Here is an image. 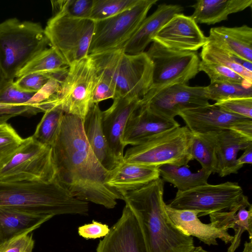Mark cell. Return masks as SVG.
Instances as JSON below:
<instances>
[{"label": "cell", "instance_id": "cell-1", "mask_svg": "<svg viewBox=\"0 0 252 252\" xmlns=\"http://www.w3.org/2000/svg\"><path fill=\"white\" fill-rule=\"evenodd\" d=\"M52 149L56 178L72 196L107 209L122 200L120 193L105 184L109 170L91 149L81 119L64 113Z\"/></svg>", "mask_w": 252, "mask_h": 252}, {"label": "cell", "instance_id": "cell-2", "mask_svg": "<svg viewBox=\"0 0 252 252\" xmlns=\"http://www.w3.org/2000/svg\"><path fill=\"white\" fill-rule=\"evenodd\" d=\"M164 181L160 177L121 195L134 214L147 252H190L193 237L177 228L169 218L163 201Z\"/></svg>", "mask_w": 252, "mask_h": 252}, {"label": "cell", "instance_id": "cell-3", "mask_svg": "<svg viewBox=\"0 0 252 252\" xmlns=\"http://www.w3.org/2000/svg\"><path fill=\"white\" fill-rule=\"evenodd\" d=\"M0 208L50 216L88 214L89 203L71 195L56 178L48 182L0 183Z\"/></svg>", "mask_w": 252, "mask_h": 252}, {"label": "cell", "instance_id": "cell-4", "mask_svg": "<svg viewBox=\"0 0 252 252\" xmlns=\"http://www.w3.org/2000/svg\"><path fill=\"white\" fill-rule=\"evenodd\" d=\"M49 42L41 25L16 18L0 23V67L8 80L46 49Z\"/></svg>", "mask_w": 252, "mask_h": 252}, {"label": "cell", "instance_id": "cell-5", "mask_svg": "<svg viewBox=\"0 0 252 252\" xmlns=\"http://www.w3.org/2000/svg\"><path fill=\"white\" fill-rule=\"evenodd\" d=\"M89 56L112 79L116 97L142 98L150 90L153 64L146 52L130 54L119 49Z\"/></svg>", "mask_w": 252, "mask_h": 252}, {"label": "cell", "instance_id": "cell-6", "mask_svg": "<svg viewBox=\"0 0 252 252\" xmlns=\"http://www.w3.org/2000/svg\"><path fill=\"white\" fill-rule=\"evenodd\" d=\"M55 177L52 147L32 136L0 162V183L48 182Z\"/></svg>", "mask_w": 252, "mask_h": 252}, {"label": "cell", "instance_id": "cell-7", "mask_svg": "<svg viewBox=\"0 0 252 252\" xmlns=\"http://www.w3.org/2000/svg\"><path fill=\"white\" fill-rule=\"evenodd\" d=\"M193 133L179 126L128 148L123 162L158 168L164 164L187 165L192 158L189 150Z\"/></svg>", "mask_w": 252, "mask_h": 252}, {"label": "cell", "instance_id": "cell-8", "mask_svg": "<svg viewBox=\"0 0 252 252\" xmlns=\"http://www.w3.org/2000/svg\"><path fill=\"white\" fill-rule=\"evenodd\" d=\"M95 24V21L91 19L58 14L48 20L44 31L49 45L69 66L89 56Z\"/></svg>", "mask_w": 252, "mask_h": 252}, {"label": "cell", "instance_id": "cell-9", "mask_svg": "<svg viewBox=\"0 0 252 252\" xmlns=\"http://www.w3.org/2000/svg\"><path fill=\"white\" fill-rule=\"evenodd\" d=\"M158 0H139L132 7L96 21L88 55L121 49L137 31Z\"/></svg>", "mask_w": 252, "mask_h": 252}, {"label": "cell", "instance_id": "cell-10", "mask_svg": "<svg viewBox=\"0 0 252 252\" xmlns=\"http://www.w3.org/2000/svg\"><path fill=\"white\" fill-rule=\"evenodd\" d=\"M146 53L153 64L152 85L147 93L175 84H187L199 71L196 52L172 50L153 41Z\"/></svg>", "mask_w": 252, "mask_h": 252}, {"label": "cell", "instance_id": "cell-11", "mask_svg": "<svg viewBox=\"0 0 252 252\" xmlns=\"http://www.w3.org/2000/svg\"><path fill=\"white\" fill-rule=\"evenodd\" d=\"M97 78V71L90 56L70 64L61 83L58 106L64 113L84 121L92 104Z\"/></svg>", "mask_w": 252, "mask_h": 252}, {"label": "cell", "instance_id": "cell-12", "mask_svg": "<svg viewBox=\"0 0 252 252\" xmlns=\"http://www.w3.org/2000/svg\"><path fill=\"white\" fill-rule=\"evenodd\" d=\"M243 195L241 187L236 182L207 183L186 191L178 190L168 205L176 209L198 210L201 212L199 217L229 210Z\"/></svg>", "mask_w": 252, "mask_h": 252}, {"label": "cell", "instance_id": "cell-13", "mask_svg": "<svg viewBox=\"0 0 252 252\" xmlns=\"http://www.w3.org/2000/svg\"><path fill=\"white\" fill-rule=\"evenodd\" d=\"M209 100L205 87L178 84L147 93L140 104L160 116L175 119L182 111L208 105Z\"/></svg>", "mask_w": 252, "mask_h": 252}, {"label": "cell", "instance_id": "cell-14", "mask_svg": "<svg viewBox=\"0 0 252 252\" xmlns=\"http://www.w3.org/2000/svg\"><path fill=\"white\" fill-rule=\"evenodd\" d=\"M141 98L116 97L111 106L102 112L103 132L109 150L116 165L123 162V137L127 121L139 106Z\"/></svg>", "mask_w": 252, "mask_h": 252}, {"label": "cell", "instance_id": "cell-15", "mask_svg": "<svg viewBox=\"0 0 252 252\" xmlns=\"http://www.w3.org/2000/svg\"><path fill=\"white\" fill-rule=\"evenodd\" d=\"M153 41L172 50L196 52L207 42L191 16L174 15L159 31Z\"/></svg>", "mask_w": 252, "mask_h": 252}, {"label": "cell", "instance_id": "cell-16", "mask_svg": "<svg viewBox=\"0 0 252 252\" xmlns=\"http://www.w3.org/2000/svg\"><path fill=\"white\" fill-rule=\"evenodd\" d=\"M96 252H147L137 220L127 205L108 234L99 241Z\"/></svg>", "mask_w": 252, "mask_h": 252}, {"label": "cell", "instance_id": "cell-17", "mask_svg": "<svg viewBox=\"0 0 252 252\" xmlns=\"http://www.w3.org/2000/svg\"><path fill=\"white\" fill-rule=\"evenodd\" d=\"M193 133H207L230 129L236 131L250 119L228 112L215 104L182 111L179 115Z\"/></svg>", "mask_w": 252, "mask_h": 252}, {"label": "cell", "instance_id": "cell-18", "mask_svg": "<svg viewBox=\"0 0 252 252\" xmlns=\"http://www.w3.org/2000/svg\"><path fill=\"white\" fill-rule=\"evenodd\" d=\"M180 126L175 119L160 116L139 104L127 121L124 133V143L125 146L139 145Z\"/></svg>", "mask_w": 252, "mask_h": 252}, {"label": "cell", "instance_id": "cell-19", "mask_svg": "<svg viewBox=\"0 0 252 252\" xmlns=\"http://www.w3.org/2000/svg\"><path fill=\"white\" fill-rule=\"evenodd\" d=\"M165 211L173 224L184 233L198 239L204 244L217 245L220 239L227 244L230 243L233 236L228 230L215 226L212 223H203L198 219L201 212L195 210H180L165 205Z\"/></svg>", "mask_w": 252, "mask_h": 252}, {"label": "cell", "instance_id": "cell-20", "mask_svg": "<svg viewBox=\"0 0 252 252\" xmlns=\"http://www.w3.org/2000/svg\"><path fill=\"white\" fill-rule=\"evenodd\" d=\"M215 144L217 172L223 177L236 174L242 167L237 157L240 151L252 146V139L230 129L212 132Z\"/></svg>", "mask_w": 252, "mask_h": 252}, {"label": "cell", "instance_id": "cell-21", "mask_svg": "<svg viewBox=\"0 0 252 252\" xmlns=\"http://www.w3.org/2000/svg\"><path fill=\"white\" fill-rule=\"evenodd\" d=\"M183 10V7L177 4L163 3L158 5L155 12L144 20L121 49L130 54L144 52L160 29L174 15L181 13Z\"/></svg>", "mask_w": 252, "mask_h": 252}, {"label": "cell", "instance_id": "cell-22", "mask_svg": "<svg viewBox=\"0 0 252 252\" xmlns=\"http://www.w3.org/2000/svg\"><path fill=\"white\" fill-rule=\"evenodd\" d=\"M211 223L227 230L233 229L234 235L227 252H235L239 247L241 236L247 231L250 240L252 238V205L244 194L240 200L227 211L209 214Z\"/></svg>", "mask_w": 252, "mask_h": 252}, {"label": "cell", "instance_id": "cell-23", "mask_svg": "<svg viewBox=\"0 0 252 252\" xmlns=\"http://www.w3.org/2000/svg\"><path fill=\"white\" fill-rule=\"evenodd\" d=\"M159 177L158 167L122 162L108 171L105 183L121 194L138 189Z\"/></svg>", "mask_w": 252, "mask_h": 252}, {"label": "cell", "instance_id": "cell-24", "mask_svg": "<svg viewBox=\"0 0 252 252\" xmlns=\"http://www.w3.org/2000/svg\"><path fill=\"white\" fill-rule=\"evenodd\" d=\"M207 40L240 58L252 63V28L246 25L212 28Z\"/></svg>", "mask_w": 252, "mask_h": 252}, {"label": "cell", "instance_id": "cell-25", "mask_svg": "<svg viewBox=\"0 0 252 252\" xmlns=\"http://www.w3.org/2000/svg\"><path fill=\"white\" fill-rule=\"evenodd\" d=\"M102 112L98 104H92L83 121L85 134L96 157L108 170L117 165L110 153L102 123Z\"/></svg>", "mask_w": 252, "mask_h": 252}, {"label": "cell", "instance_id": "cell-26", "mask_svg": "<svg viewBox=\"0 0 252 252\" xmlns=\"http://www.w3.org/2000/svg\"><path fill=\"white\" fill-rule=\"evenodd\" d=\"M252 5V0H198L192 5L194 12L191 17L197 24L214 25Z\"/></svg>", "mask_w": 252, "mask_h": 252}, {"label": "cell", "instance_id": "cell-27", "mask_svg": "<svg viewBox=\"0 0 252 252\" xmlns=\"http://www.w3.org/2000/svg\"><path fill=\"white\" fill-rule=\"evenodd\" d=\"M53 218L17 210L0 208V244L25 232H32Z\"/></svg>", "mask_w": 252, "mask_h": 252}, {"label": "cell", "instance_id": "cell-28", "mask_svg": "<svg viewBox=\"0 0 252 252\" xmlns=\"http://www.w3.org/2000/svg\"><path fill=\"white\" fill-rule=\"evenodd\" d=\"M201 60L231 68L252 84V63L233 55L216 44L208 41L202 47Z\"/></svg>", "mask_w": 252, "mask_h": 252}, {"label": "cell", "instance_id": "cell-29", "mask_svg": "<svg viewBox=\"0 0 252 252\" xmlns=\"http://www.w3.org/2000/svg\"><path fill=\"white\" fill-rule=\"evenodd\" d=\"M158 168L162 179L172 184L178 190L181 191L207 184L211 174L202 168L193 172L188 165L164 164Z\"/></svg>", "mask_w": 252, "mask_h": 252}, {"label": "cell", "instance_id": "cell-30", "mask_svg": "<svg viewBox=\"0 0 252 252\" xmlns=\"http://www.w3.org/2000/svg\"><path fill=\"white\" fill-rule=\"evenodd\" d=\"M68 66L53 47L47 48L35 57L18 73L17 78L32 73L45 74L67 71Z\"/></svg>", "mask_w": 252, "mask_h": 252}, {"label": "cell", "instance_id": "cell-31", "mask_svg": "<svg viewBox=\"0 0 252 252\" xmlns=\"http://www.w3.org/2000/svg\"><path fill=\"white\" fill-rule=\"evenodd\" d=\"M190 147L192 159L197 160L202 169L210 172H217L215 144L212 132L193 133Z\"/></svg>", "mask_w": 252, "mask_h": 252}, {"label": "cell", "instance_id": "cell-32", "mask_svg": "<svg viewBox=\"0 0 252 252\" xmlns=\"http://www.w3.org/2000/svg\"><path fill=\"white\" fill-rule=\"evenodd\" d=\"M64 113L59 106L45 112L33 137L42 144L52 147L59 134Z\"/></svg>", "mask_w": 252, "mask_h": 252}, {"label": "cell", "instance_id": "cell-33", "mask_svg": "<svg viewBox=\"0 0 252 252\" xmlns=\"http://www.w3.org/2000/svg\"><path fill=\"white\" fill-rule=\"evenodd\" d=\"M61 83L50 79L27 102L32 107L34 114L46 111L59 105Z\"/></svg>", "mask_w": 252, "mask_h": 252}, {"label": "cell", "instance_id": "cell-34", "mask_svg": "<svg viewBox=\"0 0 252 252\" xmlns=\"http://www.w3.org/2000/svg\"><path fill=\"white\" fill-rule=\"evenodd\" d=\"M209 100L216 102L237 97H252V85L213 83L205 87Z\"/></svg>", "mask_w": 252, "mask_h": 252}, {"label": "cell", "instance_id": "cell-35", "mask_svg": "<svg viewBox=\"0 0 252 252\" xmlns=\"http://www.w3.org/2000/svg\"><path fill=\"white\" fill-rule=\"evenodd\" d=\"M199 71H203L209 77L210 83H222L252 85L242 76L230 68L221 64L200 61Z\"/></svg>", "mask_w": 252, "mask_h": 252}, {"label": "cell", "instance_id": "cell-36", "mask_svg": "<svg viewBox=\"0 0 252 252\" xmlns=\"http://www.w3.org/2000/svg\"><path fill=\"white\" fill-rule=\"evenodd\" d=\"M139 0H93L90 19H106L133 6Z\"/></svg>", "mask_w": 252, "mask_h": 252}, {"label": "cell", "instance_id": "cell-37", "mask_svg": "<svg viewBox=\"0 0 252 252\" xmlns=\"http://www.w3.org/2000/svg\"><path fill=\"white\" fill-rule=\"evenodd\" d=\"M54 15L63 14L71 17L90 19L93 0H52Z\"/></svg>", "mask_w": 252, "mask_h": 252}, {"label": "cell", "instance_id": "cell-38", "mask_svg": "<svg viewBox=\"0 0 252 252\" xmlns=\"http://www.w3.org/2000/svg\"><path fill=\"white\" fill-rule=\"evenodd\" d=\"M23 140L10 124L0 121V162L12 153Z\"/></svg>", "mask_w": 252, "mask_h": 252}, {"label": "cell", "instance_id": "cell-39", "mask_svg": "<svg viewBox=\"0 0 252 252\" xmlns=\"http://www.w3.org/2000/svg\"><path fill=\"white\" fill-rule=\"evenodd\" d=\"M214 104L228 112L252 119V97L230 98Z\"/></svg>", "mask_w": 252, "mask_h": 252}, {"label": "cell", "instance_id": "cell-40", "mask_svg": "<svg viewBox=\"0 0 252 252\" xmlns=\"http://www.w3.org/2000/svg\"><path fill=\"white\" fill-rule=\"evenodd\" d=\"M97 71L98 78L93 93L92 104H98L100 101L114 99L116 97L115 87L112 79L105 72L98 69Z\"/></svg>", "mask_w": 252, "mask_h": 252}, {"label": "cell", "instance_id": "cell-41", "mask_svg": "<svg viewBox=\"0 0 252 252\" xmlns=\"http://www.w3.org/2000/svg\"><path fill=\"white\" fill-rule=\"evenodd\" d=\"M34 241L31 232L16 236L0 244V252H32Z\"/></svg>", "mask_w": 252, "mask_h": 252}, {"label": "cell", "instance_id": "cell-42", "mask_svg": "<svg viewBox=\"0 0 252 252\" xmlns=\"http://www.w3.org/2000/svg\"><path fill=\"white\" fill-rule=\"evenodd\" d=\"M35 94L18 88L14 84V81H12L0 92V103L27 105Z\"/></svg>", "mask_w": 252, "mask_h": 252}, {"label": "cell", "instance_id": "cell-43", "mask_svg": "<svg viewBox=\"0 0 252 252\" xmlns=\"http://www.w3.org/2000/svg\"><path fill=\"white\" fill-rule=\"evenodd\" d=\"M50 79L46 74L32 73L17 78L14 83L18 88L23 91L36 93Z\"/></svg>", "mask_w": 252, "mask_h": 252}, {"label": "cell", "instance_id": "cell-44", "mask_svg": "<svg viewBox=\"0 0 252 252\" xmlns=\"http://www.w3.org/2000/svg\"><path fill=\"white\" fill-rule=\"evenodd\" d=\"M109 231L110 228L107 224L94 220L80 226L78 229L79 235L87 239L104 237Z\"/></svg>", "mask_w": 252, "mask_h": 252}, {"label": "cell", "instance_id": "cell-45", "mask_svg": "<svg viewBox=\"0 0 252 252\" xmlns=\"http://www.w3.org/2000/svg\"><path fill=\"white\" fill-rule=\"evenodd\" d=\"M32 115V107L29 105H15L0 103V117L10 118L18 115Z\"/></svg>", "mask_w": 252, "mask_h": 252}, {"label": "cell", "instance_id": "cell-46", "mask_svg": "<svg viewBox=\"0 0 252 252\" xmlns=\"http://www.w3.org/2000/svg\"><path fill=\"white\" fill-rule=\"evenodd\" d=\"M237 162L241 167H243L245 164L252 163V146L244 151L242 155L237 159Z\"/></svg>", "mask_w": 252, "mask_h": 252}, {"label": "cell", "instance_id": "cell-47", "mask_svg": "<svg viewBox=\"0 0 252 252\" xmlns=\"http://www.w3.org/2000/svg\"><path fill=\"white\" fill-rule=\"evenodd\" d=\"M12 81L7 79L0 67V92Z\"/></svg>", "mask_w": 252, "mask_h": 252}, {"label": "cell", "instance_id": "cell-48", "mask_svg": "<svg viewBox=\"0 0 252 252\" xmlns=\"http://www.w3.org/2000/svg\"><path fill=\"white\" fill-rule=\"evenodd\" d=\"M242 252H252V240L249 242H246L244 244V248Z\"/></svg>", "mask_w": 252, "mask_h": 252}, {"label": "cell", "instance_id": "cell-49", "mask_svg": "<svg viewBox=\"0 0 252 252\" xmlns=\"http://www.w3.org/2000/svg\"><path fill=\"white\" fill-rule=\"evenodd\" d=\"M190 252H209L204 250L201 246H198V247H195V248Z\"/></svg>", "mask_w": 252, "mask_h": 252}]
</instances>
